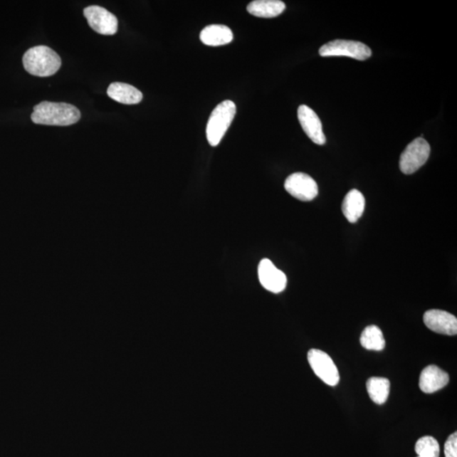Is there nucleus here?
Masks as SVG:
<instances>
[{"label":"nucleus","mask_w":457,"mask_h":457,"mask_svg":"<svg viewBox=\"0 0 457 457\" xmlns=\"http://www.w3.org/2000/svg\"><path fill=\"white\" fill-rule=\"evenodd\" d=\"M31 119L38 125L68 127L79 122L80 112L75 106L65 103L43 101L34 106Z\"/></svg>","instance_id":"1"},{"label":"nucleus","mask_w":457,"mask_h":457,"mask_svg":"<svg viewBox=\"0 0 457 457\" xmlns=\"http://www.w3.org/2000/svg\"><path fill=\"white\" fill-rule=\"evenodd\" d=\"M24 68L31 75L48 78L57 73L61 66L59 55L48 46L31 48L22 58Z\"/></svg>","instance_id":"2"},{"label":"nucleus","mask_w":457,"mask_h":457,"mask_svg":"<svg viewBox=\"0 0 457 457\" xmlns=\"http://www.w3.org/2000/svg\"><path fill=\"white\" fill-rule=\"evenodd\" d=\"M236 114L234 102L226 100L213 110L209 119L206 135L210 145L216 147L221 142Z\"/></svg>","instance_id":"3"},{"label":"nucleus","mask_w":457,"mask_h":457,"mask_svg":"<svg viewBox=\"0 0 457 457\" xmlns=\"http://www.w3.org/2000/svg\"><path fill=\"white\" fill-rule=\"evenodd\" d=\"M430 154L429 142L423 137L416 138L407 145L400 157V169L405 174H414L427 162Z\"/></svg>","instance_id":"4"},{"label":"nucleus","mask_w":457,"mask_h":457,"mask_svg":"<svg viewBox=\"0 0 457 457\" xmlns=\"http://www.w3.org/2000/svg\"><path fill=\"white\" fill-rule=\"evenodd\" d=\"M320 55L322 57L347 56L357 61H366L372 56V51L364 43L337 39L322 46Z\"/></svg>","instance_id":"5"},{"label":"nucleus","mask_w":457,"mask_h":457,"mask_svg":"<svg viewBox=\"0 0 457 457\" xmlns=\"http://www.w3.org/2000/svg\"><path fill=\"white\" fill-rule=\"evenodd\" d=\"M308 360L315 374L322 382L335 387L340 382L337 367L328 354L317 349H311L308 353Z\"/></svg>","instance_id":"6"},{"label":"nucleus","mask_w":457,"mask_h":457,"mask_svg":"<svg viewBox=\"0 0 457 457\" xmlns=\"http://www.w3.org/2000/svg\"><path fill=\"white\" fill-rule=\"evenodd\" d=\"M285 189L295 199L309 201L319 194V187L308 174L301 172L290 174L285 182Z\"/></svg>","instance_id":"7"},{"label":"nucleus","mask_w":457,"mask_h":457,"mask_svg":"<svg viewBox=\"0 0 457 457\" xmlns=\"http://www.w3.org/2000/svg\"><path fill=\"white\" fill-rule=\"evenodd\" d=\"M84 16L90 28L102 35H114L117 33V17L98 6H91L85 9Z\"/></svg>","instance_id":"8"},{"label":"nucleus","mask_w":457,"mask_h":457,"mask_svg":"<svg viewBox=\"0 0 457 457\" xmlns=\"http://www.w3.org/2000/svg\"><path fill=\"white\" fill-rule=\"evenodd\" d=\"M258 278L264 289L275 294L282 293L288 284V279L284 273L267 258L261 260L259 263Z\"/></svg>","instance_id":"9"},{"label":"nucleus","mask_w":457,"mask_h":457,"mask_svg":"<svg viewBox=\"0 0 457 457\" xmlns=\"http://www.w3.org/2000/svg\"><path fill=\"white\" fill-rule=\"evenodd\" d=\"M424 322L434 332L446 335L457 334V319L446 311L431 309L424 313Z\"/></svg>","instance_id":"10"},{"label":"nucleus","mask_w":457,"mask_h":457,"mask_svg":"<svg viewBox=\"0 0 457 457\" xmlns=\"http://www.w3.org/2000/svg\"><path fill=\"white\" fill-rule=\"evenodd\" d=\"M298 116L305 133L317 145H324L326 137L322 132L321 120L315 111L307 105L298 107Z\"/></svg>","instance_id":"11"},{"label":"nucleus","mask_w":457,"mask_h":457,"mask_svg":"<svg viewBox=\"0 0 457 457\" xmlns=\"http://www.w3.org/2000/svg\"><path fill=\"white\" fill-rule=\"evenodd\" d=\"M449 383V375L436 365H429L422 371L419 378V388L426 394H432L446 387Z\"/></svg>","instance_id":"12"},{"label":"nucleus","mask_w":457,"mask_h":457,"mask_svg":"<svg viewBox=\"0 0 457 457\" xmlns=\"http://www.w3.org/2000/svg\"><path fill=\"white\" fill-rule=\"evenodd\" d=\"M107 96L120 104L137 105L142 100V93L135 87L127 83H114L107 90Z\"/></svg>","instance_id":"13"},{"label":"nucleus","mask_w":457,"mask_h":457,"mask_svg":"<svg viewBox=\"0 0 457 457\" xmlns=\"http://www.w3.org/2000/svg\"><path fill=\"white\" fill-rule=\"evenodd\" d=\"M200 40L208 46H226L232 42L233 33L226 26L214 24L201 30Z\"/></svg>","instance_id":"14"},{"label":"nucleus","mask_w":457,"mask_h":457,"mask_svg":"<svg viewBox=\"0 0 457 457\" xmlns=\"http://www.w3.org/2000/svg\"><path fill=\"white\" fill-rule=\"evenodd\" d=\"M365 209V199L362 192L353 189L345 196L342 204L344 216L350 223H356L362 217Z\"/></svg>","instance_id":"15"},{"label":"nucleus","mask_w":457,"mask_h":457,"mask_svg":"<svg viewBox=\"0 0 457 457\" xmlns=\"http://www.w3.org/2000/svg\"><path fill=\"white\" fill-rule=\"evenodd\" d=\"M251 15L261 18H273L282 14L285 4L280 0H255L246 8Z\"/></svg>","instance_id":"16"},{"label":"nucleus","mask_w":457,"mask_h":457,"mask_svg":"<svg viewBox=\"0 0 457 457\" xmlns=\"http://www.w3.org/2000/svg\"><path fill=\"white\" fill-rule=\"evenodd\" d=\"M391 382L385 378L373 377L367 380V389L369 397L376 404L382 405L387 402Z\"/></svg>","instance_id":"17"},{"label":"nucleus","mask_w":457,"mask_h":457,"mask_svg":"<svg viewBox=\"0 0 457 457\" xmlns=\"http://www.w3.org/2000/svg\"><path fill=\"white\" fill-rule=\"evenodd\" d=\"M362 347L370 351H382L385 347V340L382 331L376 325L367 326L362 331L360 338Z\"/></svg>","instance_id":"18"},{"label":"nucleus","mask_w":457,"mask_h":457,"mask_svg":"<svg viewBox=\"0 0 457 457\" xmlns=\"http://www.w3.org/2000/svg\"><path fill=\"white\" fill-rule=\"evenodd\" d=\"M415 451L419 457H440V445L434 437L424 436L416 441Z\"/></svg>","instance_id":"19"},{"label":"nucleus","mask_w":457,"mask_h":457,"mask_svg":"<svg viewBox=\"0 0 457 457\" xmlns=\"http://www.w3.org/2000/svg\"><path fill=\"white\" fill-rule=\"evenodd\" d=\"M446 457H457V433L451 434L445 443Z\"/></svg>","instance_id":"20"}]
</instances>
